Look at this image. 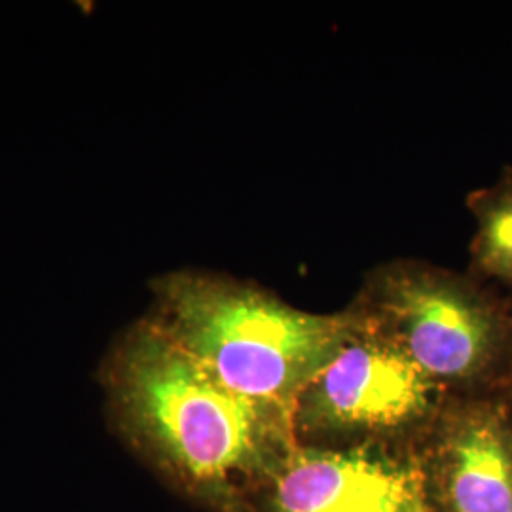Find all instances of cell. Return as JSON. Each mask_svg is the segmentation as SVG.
I'll use <instances>...</instances> for the list:
<instances>
[{
  "label": "cell",
  "mask_w": 512,
  "mask_h": 512,
  "mask_svg": "<svg viewBox=\"0 0 512 512\" xmlns=\"http://www.w3.org/2000/svg\"><path fill=\"white\" fill-rule=\"evenodd\" d=\"M437 389L393 338L363 325L300 391L294 416L317 433L395 431L431 412Z\"/></svg>",
  "instance_id": "4"
},
{
  "label": "cell",
  "mask_w": 512,
  "mask_h": 512,
  "mask_svg": "<svg viewBox=\"0 0 512 512\" xmlns=\"http://www.w3.org/2000/svg\"><path fill=\"white\" fill-rule=\"evenodd\" d=\"M150 315L220 382L291 412L300 391L363 321L317 315L222 275L173 272L154 279Z\"/></svg>",
  "instance_id": "2"
},
{
  "label": "cell",
  "mask_w": 512,
  "mask_h": 512,
  "mask_svg": "<svg viewBox=\"0 0 512 512\" xmlns=\"http://www.w3.org/2000/svg\"><path fill=\"white\" fill-rule=\"evenodd\" d=\"M511 401L459 403L440 431L437 486L448 512H512Z\"/></svg>",
  "instance_id": "6"
},
{
  "label": "cell",
  "mask_w": 512,
  "mask_h": 512,
  "mask_svg": "<svg viewBox=\"0 0 512 512\" xmlns=\"http://www.w3.org/2000/svg\"><path fill=\"white\" fill-rule=\"evenodd\" d=\"M414 467L372 450H298L281 461L274 512H423Z\"/></svg>",
  "instance_id": "5"
},
{
  "label": "cell",
  "mask_w": 512,
  "mask_h": 512,
  "mask_svg": "<svg viewBox=\"0 0 512 512\" xmlns=\"http://www.w3.org/2000/svg\"><path fill=\"white\" fill-rule=\"evenodd\" d=\"M511 384H512V382H511ZM511 384H509V385H511Z\"/></svg>",
  "instance_id": "9"
},
{
  "label": "cell",
  "mask_w": 512,
  "mask_h": 512,
  "mask_svg": "<svg viewBox=\"0 0 512 512\" xmlns=\"http://www.w3.org/2000/svg\"><path fill=\"white\" fill-rule=\"evenodd\" d=\"M469 209L478 224L471 245L476 270L512 285V167L494 186L473 192Z\"/></svg>",
  "instance_id": "7"
},
{
  "label": "cell",
  "mask_w": 512,
  "mask_h": 512,
  "mask_svg": "<svg viewBox=\"0 0 512 512\" xmlns=\"http://www.w3.org/2000/svg\"><path fill=\"white\" fill-rule=\"evenodd\" d=\"M109 382L129 431L179 475L205 486L270 465L291 414L222 384L152 317L118 344Z\"/></svg>",
  "instance_id": "1"
},
{
  "label": "cell",
  "mask_w": 512,
  "mask_h": 512,
  "mask_svg": "<svg viewBox=\"0 0 512 512\" xmlns=\"http://www.w3.org/2000/svg\"><path fill=\"white\" fill-rule=\"evenodd\" d=\"M511 387H512V384H511ZM511 403H512V399H511Z\"/></svg>",
  "instance_id": "8"
},
{
  "label": "cell",
  "mask_w": 512,
  "mask_h": 512,
  "mask_svg": "<svg viewBox=\"0 0 512 512\" xmlns=\"http://www.w3.org/2000/svg\"><path fill=\"white\" fill-rule=\"evenodd\" d=\"M378 306L393 338L437 384L512 382V315L473 283L439 270L401 266L384 275Z\"/></svg>",
  "instance_id": "3"
}]
</instances>
